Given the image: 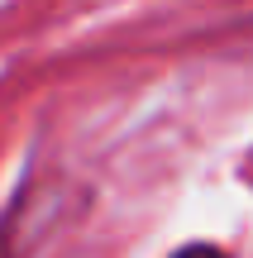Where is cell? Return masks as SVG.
<instances>
[{
	"mask_svg": "<svg viewBox=\"0 0 253 258\" xmlns=\"http://www.w3.org/2000/svg\"><path fill=\"white\" fill-rule=\"evenodd\" d=\"M167 258H229L220 244H182L177 253H167Z\"/></svg>",
	"mask_w": 253,
	"mask_h": 258,
	"instance_id": "1",
	"label": "cell"
}]
</instances>
